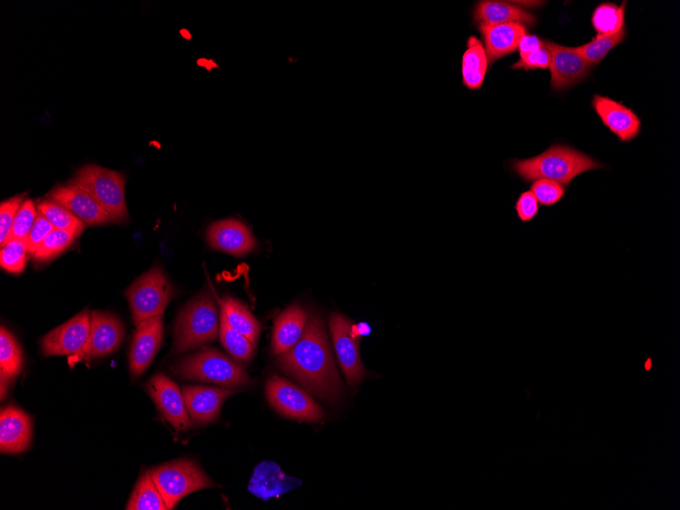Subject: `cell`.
I'll list each match as a JSON object with an SVG mask.
<instances>
[{"label": "cell", "instance_id": "1", "mask_svg": "<svg viewBox=\"0 0 680 510\" xmlns=\"http://www.w3.org/2000/svg\"><path fill=\"white\" fill-rule=\"evenodd\" d=\"M278 365L323 401L336 402L343 394L325 324L318 315L311 316L299 343L279 356Z\"/></svg>", "mask_w": 680, "mask_h": 510}, {"label": "cell", "instance_id": "2", "mask_svg": "<svg viewBox=\"0 0 680 510\" xmlns=\"http://www.w3.org/2000/svg\"><path fill=\"white\" fill-rule=\"evenodd\" d=\"M601 168L604 165L599 161L565 145H553L538 156L513 161L515 173L526 183L549 180L566 187L579 176Z\"/></svg>", "mask_w": 680, "mask_h": 510}, {"label": "cell", "instance_id": "3", "mask_svg": "<svg viewBox=\"0 0 680 510\" xmlns=\"http://www.w3.org/2000/svg\"><path fill=\"white\" fill-rule=\"evenodd\" d=\"M173 371L182 379L209 382L231 389L251 382L248 373L237 362L210 348L184 358Z\"/></svg>", "mask_w": 680, "mask_h": 510}, {"label": "cell", "instance_id": "4", "mask_svg": "<svg viewBox=\"0 0 680 510\" xmlns=\"http://www.w3.org/2000/svg\"><path fill=\"white\" fill-rule=\"evenodd\" d=\"M218 313L209 293H203L180 314L175 329L173 354L198 349L214 342L218 334Z\"/></svg>", "mask_w": 680, "mask_h": 510}, {"label": "cell", "instance_id": "5", "mask_svg": "<svg viewBox=\"0 0 680 510\" xmlns=\"http://www.w3.org/2000/svg\"><path fill=\"white\" fill-rule=\"evenodd\" d=\"M71 183L88 192L113 222L123 223L128 220L126 179L121 173L98 165H86L79 170Z\"/></svg>", "mask_w": 680, "mask_h": 510}, {"label": "cell", "instance_id": "6", "mask_svg": "<svg viewBox=\"0 0 680 510\" xmlns=\"http://www.w3.org/2000/svg\"><path fill=\"white\" fill-rule=\"evenodd\" d=\"M136 325L163 315L175 289L159 266L152 267L125 292Z\"/></svg>", "mask_w": 680, "mask_h": 510}, {"label": "cell", "instance_id": "7", "mask_svg": "<svg viewBox=\"0 0 680 510\" xmlns=\"http://www.w3.org/2000/svg\"><path fill=\"white\" fill-rule=\"evenodd\" d=\"M168 509H174L187 495L216 487V484L193 461L182 460L159 466L150 471Z\"/></svg>", "mask_w": 680, "mask_h": 510}, {"label": "cell", "instance_id": "8", "mask_svg": "<svg viewBox=\"0 0 680 510\" xmlns=\"http://www.w3.org/2000/svg\"><path fill=\"white\" fill-rule=\"evenodd\" d=\"M266 396L269 405L287 418L310 423L323 418V410L311 395L285 378L271 377L266 384Z\"/></svg>", "mask_w": 680, "mask_h": 510}, {"label": "cell", "instance_id": "9", "mask_svg": "<svg viewBox=\"0 0 680 510\" xmlns=\"http://www.w3.org/2000/svg\"><path fill=\"white\" fill-rule=\"evenodd\" d=\"M91 313L85 310L47 333L41 340L44 357L81 356L88 343Z\"/></svg>", "mask_w": 680, "mask_h": 510}, {"label": "cell", "instance_id": "10", "mask_svg": "<svg viewBox=\"0 0 680 510\" xmlns=\"http://www.w3.org/2000/svg\"><path fill=\"white\" fill-rule=\"evenodd\" d=\"M329 325L338 362L349 385L355 387L367 376L359 353L360 338L352 334V323L343 315L332 314Z\"/></svg>", "mask_w": 680, "mask_h": 510}, {"label": "cell", "instance_id": "11", "mask_svg": "<svg viewBox=\"0 0 680 510\" xmlns=\"http://www.w3.org/2000/svg\"><path fill=\"white\" fill-rule=\"evenodd\" d=\"M147 391L163 418L177 431L192 428L184 394L179 385L162 374L155 375L147 384Z\"/></svg>", "mask_w": 680, "mask_h": 510}, {"label": "cell", "instance_id": "12", "mask_svg": "<svg viewBox=\"0 0 680 510\" xmlns=\"http://www.w3.org/2000/svg\"><path fill=\"white\" fill-rule=\"evenodd\" d=\"M551 54V87L555 91L569 89L587 78L592 66L578 54L574 47H566L543 40Z\"/></svg>", "mask_w": 680, "mask_h": 510}, {"label": "cell", "instance_id": "13", "mask_svg": "<svg viewBox=\"0 0 680 510\" xmlns=\"http://www.w3.org/2000/svg\"><path fill=\"white\" fill-rule=\"evenodd\" d=\"M125 328L119 318L108 313H91L90 334L81 358L92 360L115 353L121 346Z\"/></svg>", "mask_w": 680, "mask_h": 510}, {"label": "cell", "instance_id": "14", "mask_svg": "<svg viewBox=\"0 0 680 510\" xmlns=\"http://www.w3.org/2000/svg\"><path fill=\"white\" fill-rule=\"evenodd\" d=\"M207 242L212 249L237 257L254 252L258 246L248 226L233 218L216 221L210 225Z\"/></svg>", "mask_w": 680, "mask_h": 510}, {"label": "cell", "instance_id": "15", "mask_svg": "<svg viewBox=\"0 0 680 510\" xmlns=\"http://www.w3.org/2000/svg\"><path fill=\"white\" fill-rule=\"evenodd\" d=\"M163 336V318L156 316L137 325L134 334L129 366L133 378L140 377L158 353Z\"/></svg>", "mask_w": 680, "mask_h": 510}, {"label": "cell", "instance_id": "16", "mask_svg": "<svg viewBox=\"0 0 680 510\" xmlns=\"http://www.w3.org/2000/svg\"><path fill=\"white\" fill-rule=\"evenodd\" d=\"M592 105L604 126L620 142L629 143L640 135L642 122L632 109L601 95L594 96Z\"/></svg>", "mask_w": 680, "mask_h": 510}, {"label": "cell", "instance_id": "17", "mask_svg": "<svg viewBox=\"0 0 680 510\" xmlns=\"http://www.w3.org/2000/svg\"><path fill=\"white\" fill-rule=\"evenodd\" d=\"M231 388L185 386L184 399L192 421L197 425L213 422L219 415L224 401L235 394Z\"/></svg>", "mask_w": 680, "mask_h": 510}, {"label": "cell", "instance_id": "18", "mask_svg": "<svg viewBox=\"0 0 680 510\" xmlns=\"http://www.w3.org/2000/svg\"><path fill=\"white\" fill-rule=\"evenodd\" d=\"M49 199L65 206L86 225H102L112 221L88 192L71 182L53 189Z\"/></svg>", "mask_w": 680, "mask_h": 510}, {"label": "cell", "instance_id": "19", "mask_svg": "<svg viewBox=\"0 0 680 510\" xmlns=\"http://www.w3.org/2000/svg\"><path fill=\"white\" fill-rule=\"evenodd\" d=\"M32 420L24 411L9 406L0 413V451L17 455L27 450L32 438Z\"/></svg>", "mask_w": 680, "mask_h": 510}, {"label": "cell", "instance_id": "20", "mask_svg": "<svg viewBox=\"0 0 680 510\" xmlns=\"http://www.w3.org/2000/svg\"><path fill=\"white\" fill-rule=\"evenodd\" d=\"M479 30L484 39V48L490 64L516 52L522 38L527 34L526 26L520 23L480 26Z\"/></svg>", "mask_w": 680, "mask_h": 510}, {"label": "cell", "instance_id": "21", "mask_svg": "<svg viewBox=\"0 0 680 510\" xmlns=\"http://www.w3.org/2000/svg\"><path fill=\"white\" fill-rule=\"evenodd\" d=\"M301 485V480L289 477L275 463L263 462L256 467L249 490L258 498L268 500L295 490Z\"/></svg>", "mask_w": 680, "mask_h": 510}, {"label": "cell", "instance_id": "22", "mask_svg": "<svg viewBox=\"0 0 680 510\" xmlns=\"http://www.w3.org/2000/svg\"><path fill=\"white\" fill-rule=\"evenodd\" d=\"M308 323L305 309L295 305L282 312L275 321L272 352L283 355L291 351L301 339Z\"/></svg>", "mask_w": 680, "mask_h": 510}, {"label": "cell", "instance_id": "23", "mask_svg": "<svg viewBox=\"0 0 680 510\" xmlns=\"http://www.w3.org/2000/svg\"><path fill=\"white\" fill-rule=\"evenodd\" d=\"M474 20L480 26H496L507 23H520L534 26L537 19L526 10L502 2H480L474 11Z\"/></svg>", "mask_w": 680, "mask_h": 510}, {"label": "cell", "instance_id": "24", "mask_svg": "<svg viewBox=\"0 0 680 510\" xmlns=\"http://www.w3.org/2000/svg\"><path fill=\"white\" fill-rule=\"evenodd\" d=\"M23 352L15 335L6 327L0 330V381H2V401L8 395V388L22 372Z\"/></svg>", "mask_w": 680, "mask_h": 510}, {"label": "cell", "instance_id": "25", "mask_svg": "<svg viewBox=\"0 0 680 510\" xmlns=\"http://www.w3.org/2000/svg\"><path fill=\"white\" fill-rule=\"evenodd\" d=\"M488 64L483 44L477 37H470L468 48L463 58L462 75L464 85L470 90L480 89L487 74Z\"/></svg>", "mask_w": 680, "mask_h": 510}, {"label": "cell", "instance_id": "26", "mask_svg": "<svg viewBox=\"0 0 680 510\" xmlns=\"http://www.w3.org/2000/svg\"><path fill=\"white\" fill-rule=\"evenodd\" d=\"M221 310L230 324L256 346L261 328L249 309L240 301L228 297L223 299Z\"/></svg>", "mask_w": 680, "mask_h": 510}, {"label": "cell", "instance_id": "27", "mask_svg": "<svg viewBox=\"0 0 680 510\" xmlns=\"http://www.w3.org/2000/svg\"><path fill=\"white\" fill-rule=\"evenodd\" d=\"M219 335L224 349L238 363H247L254 356L255 345L230 324L222 310L220 314Z\"/></svg>", "mask_w": 680, "mask_h": 510}, {"label": "cell", "instance_id": "28", "mask_svg": "<svg viewBox=\"0 0 680 510\" xmlns=\"http://www.w3.org/2000/svg\"><path fill=\"white\" fill-rule=\"evenodd\" d=\"M128 510H167L168 507L150 472L139 479L127 506Z\"/></svg>", "mask_w": 680, "mask_h": 510}, {"label": "cell", "instance_id": "29", "mask_svg": "<svg viewBox=\"0 0 680 510\" xmlns=\"http://www.w3.org/2000/svg\"><path fill=\"white\" fill-rule=\"evenodd\" d=\"M38 212L44 216L54 229L83 233L86 224L62 204L51 199L38 203Z\"/></svg>", "mask_w": 680, "mask_h": 510}, {"label": "cell", "instance_id": "30", "mask_svg": "<svg viewBox=\"0 0 680 510\" xmlns=\"http://www.w3.org/2000/svg\"><path fill=\"white\" fill-rule=\"evenodd\" d=\"M627 38V26L614 35L596 36L591 42L574 47L576 52L592 66L600 64L606 55Z\"/></svg>", "mask_w": 680, "mask_h": 510}, {"label": "cell", "instance_id": "31", "mask_svg": "<svg viewBox=\"0 0 680 510\" xmlns=\"http://www.w3.org/2000/svg\"><path fill=\"white\" fill-rule=\"evenodd\" d=\"M626 8L627 2H623L620 7L614 4L600 5L592 16V25L598 35H614L625 27Z\"/></svg>", "mask_w": 680, "mask_h": 510}, {"label": "cell", "instance_id": "32", "mask_svg": "<svg viewBox=\"0 0 680 510\" xmlns=\"http://www.w3.org/2000/svg\"><path fill=\"white\" fill-rule=\"evenodd\" d=\"M81 233L54 229L43 241L33 258L37 262H45L66 251Z\"/></svg>", "mask_w": 680, "mask_h": 510}, {"label": "cell", "instance_id": "33", "mask_svg": "<svg viewBox=\"0 0 680 510\" xmlns=\"http://www.w3.org/2000/svg\"><path fill=\"white\" fill-rule=\"evenodd\" d=\"M29 252L26 241L14 240L7 242L0 251V265L6 271L20 274L27 265Z\"/></svg>", "mask_w": 680, "mask_h": 510}, {"label": "cell", "instance_id": "34", "mask_svg": "<svg viewBox=\"0 0 680 510\" xmlns=\"http://www.w3.org/2000/svg\"><path fill=\"white\" fill-rule=\"evenodd\" d=\"M39 212L34 202L27 199L20 207L15 218L11 235L7 242L14 240L26 241Z\"/></svg>", "mask_w": 680, "mask_h": 510}, {"label": "cell", "instance_id": "35", "mask_svg": "<svg viewBox=\"0 0 680 510\" xmlns=\"http://www.w3.org/2000/svg\"><path fill=\"white\" fill-rule=\"evenodd\" d=\"M539 204L550 207L557 204L565 196L566 189L563 185L549 180H538L531 186Z\"/></svg>", "mask_w": 680, "mask_h": 510}, {"label": "cell", "instance_id": "36", "mask_svg": "<svg viewBox=\"0 0 680 510\" xmlns=\"http://www.w3.org/2000/svg\"><path fill=\"white\" fill-rule=\"evenodd\" d=\"M24 201V196H17L0 205V243L2 246L7 243L11 235L15 218Z\"/></svg>", "mask_w": 680, "mask_h": 510}, {"label": "cell", "instance_id": "37", "mask_svg": "<svg viewBox=\"0 0 680 510\" xmlns=\"http://www.w3.org/2000/svg\"><path fill=\"white\" fill-rule=\"evenodd\" d=\"M54 230L53 225L40 213L38 214L33 228L26 240L30 256H34L40 245Z\"/></svg>", "mask_w": 680, "mask_h": 510}, {"label": "cell", "instance_id": "38", "mask_svg": "<svg viewBox=\"0 0 680 510\" xmlns=\"http://www.w3.org/2000/svg\"><path fill=\"white\" fill-rule=\"evenodd\" d=\"M551 65V54L549 50L543 46L541 49L523 56L521 60L512 68L514 70H547Z\"/></svg>", "mask_w": 680, "mask_h": 510}, {"label": "cell", "instance_id": "39", "mask_svg": "<svg viewBox=\"0 0 680 510\" xmlns=\"http://www.w3.org/2000/svg\"><path fill=\"white\" fill-rule=\"evenodd\" d=\"M518 217L523 222L532 221L539 213V202L531 191L523 193L515 207Z\"/></svg>", "mask_w": 680, "mask_h": 510}, {"label": "cell", "instance_id": "40", "mask_svg": "<svg viewBox=\"0 0 680 510\" xmlns=\"http://www.w3.org/2000/svg\"><path fill=\"white\" fill-rule=\"evenodd\" d=\"M543 46V40L538 36L526 34L522 38L518 49L520 51L521 58H523V56L535 52L541 49Z\"/></svg>", "mask_w": 680, "mask_h": 510}, {"label": "cell", "instance_id": "41", "mask_svg": "<svg viewBox=\"0 0 680 510\" xmlns=\"http://www.w3.org/2000/svg\"><path fill=\"white\" fill-rule=\"evenodd\" d=\"M371 333V327L367 323H360L358 325H352V334L357 337H365L370 335Z\"/></svg>", "mask_w": 680, "mask_h": 510}, {"label": "cell", "instance_id": "42", "mask_svg": "<svg viewBox=\"0 0 680 510\" xmlns=\"http://www.w3.org/2000/svg\"><path fill=\"white\" fill-rule=\"evenodd\" d=\"M649 367H651V363H650V362L647 364V369H649Z\"/></svg>", "mask_w": 680, "mask_h": 510}]
</instances>
